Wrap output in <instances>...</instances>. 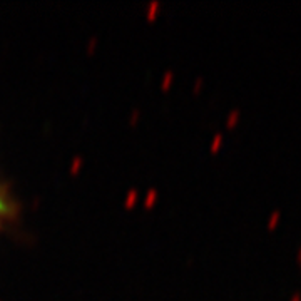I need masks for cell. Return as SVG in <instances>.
<instances>
[{"label":"cell","mask_w":301,"mask_h":301,"mask_svg":"<svg viewBox=\"0 0 301 301\" xmlns=\"http://www.w3.org/2000/svg\"><path fill=\"white\" fill-rule=\"evenodd\" d=\"M7 211H8V208H7V203H5V199H3L2 193H0V218H2L3 214H7Z\"/></svg>","instance_id":"cell-1"}]
</instances>
